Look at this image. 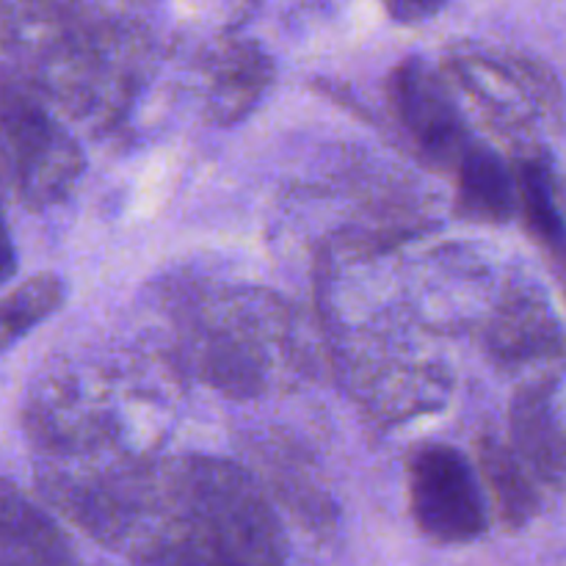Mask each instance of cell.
Here are the masks:
<instances>
[{
	"label": "cell",
	"mask_w": 566,
	"mask_h": 566,
	"mask_svg": "<svg viewBox=\"0 0 566 566\" xmlns=\"http://www.w3.org/2000/svg\"><path fill=\"white\" fill-rule=\"evenodd\" d=\"M448 81L462 86L481 108L506 127H528L556 114L558 83L536 61L503 50H457L448 59Z\"/></svg>",
	"instance_id": "7"
},
{
	"label": "cell",
	"mask_w": 566,
	"mask_h": 566,
	"mask_svg": "<svg viewBox=\"0 0 566 566\" xmlns=\"http://www.w3.org/2000/svg\"><path fill=\"white\" fill-rule=\"evenodd\" d=\"M0 133L11 164V199L31 210L64 202L83 175V153L61 116L39 99L0 92Z\"/></svg>",
	"instance_id": "5"
},
{
	"label": "cell",
	"mask_w": 566,
	"mask_h": 566,
	"mask_svg": "<svg viewBox=\"0 0 566 566\" xmlns=\"http://www.w3.org/2000/svg\"><path fill=\"white\" fill-rule=\"evenodd\" d=\"M0 566H75L59 523L6 479H0Z\"/></svg>",
	"instance_id": "12"
},
{
	"label": "cell",
	"mask_w": 566,
	"mask_h": 566,
	"mask_svg": "<svg viewBox=\"0 0 566 566\" xmlns=\"http://www.w3.org/2000/svg\"><path fill=\"white\" fill-rule=\"evenodd\" d=\"M136 376L83 359L42 370L28 390L22 412L39 457H153L142 440L144 423L130 418L149 403Z\"/></svg>",
	"instance_id": "3"
},
{
	"label": "cell",
	"mask_w": 566,
	"mask_h": 566,
	"mask_svg": "<svg viewBox=\"0 0 566 566\" xmlns=\"http://www.w3.org/2000/svg\"><path fill=\"white\" fill-rule=\"evenodd\" d=\"M64 282L53 274H39L0 296V352L48 321L64 304Z\"/></svg>",
	"instance_id": "15"
},
{
	"label": "cell",
	"mask_w": 566,
	"mask_h": 566,
	"mask_svg": "<svg viewBox=\"0 0 566 566\" xmlns=\"http://www.w3.org/2000/svg\"><path fill=\"white\" fill-rule=\"evenodd\" d=\"M114 551L144 566H287L258 479L210 457L149 462Z\"/></svg>",
	"instance_id": "1"
},
{
	"label": "cell",
	"mask_w": 566,
	"mask_h": 566,
	"mask_svg": "<svg viewBox=\"0 0 566 566\" xmlns=\"http://www.w3.org/2000/svg\"><path fill=\"white\" fill-rule=\"evenodd\" d=\"M459 210L473 221L506 224L517 213V186L512 164L481 142H470L457 164Z\"/></svg>",
	"instance_id": "13"
},
{
	"label": "cell",
	"mask_w": 566,
	"mask_h": 566,
	"mask_svg": "<svg viewBox=\"0 0 566 566\" xmlns=\"http://www.w3.org/2000/svg\"><path fill=\"white\" fill-rule=\"evenodd\" d=\"M17 271V252L14 241H11L9 224L3 219V208H0V285L9 282Z\"/></svg>",
	"instance_id": "17"
},
{
	"label": "cell",
	"mask_w": 566,
	"mask_h": 566,
	"mask_svg": "<svg viewBox=\"0 0 566 566\" xmlns=\"http://www.w3.org/2000/svg\"><path fill=\"white\" fill-rule=\"evenodd\" d=\"M409 501L418 528L440 545H468L486 531V495L479 470L451 446H426L415 453Z\"/></svg>",
	"instance_id": "6"
},
{
	"label": "cell",
	"mask_w": 566,
	"mask_h": 566,
	"mask_svg": "<svg viewBox=\"0 0 566 566\" xmlns=\"http://www.w3.org/2000/svg\"><path fill=\"white\" fill-rule=\"evenodd\" d=\"M142 36L77 0H0V92L55 116L108 122L130 99Z\"/></svg>",
	"instance_id": "2"
},
{
	"label": "cell",
	"mask_w": 566,
	"mask_h": 566,
	"mask_svg": "<svg viewBox=\"0 0 566 566\" xmlns=\"http://www.w3.org/2000/svg\"><path fill=\"white\" fill-rule=\"evenodd\" d=\"M3 199H11V164L3 133H0V202H3Z\"/></svg>",
	"instance_id": "18"
},
{
	"label": "cell",
	"mask_w": 566,
	"mask_h": 566,
	"mask_svg": "<svg viewBox=\"0 0 566 566\" xmlns=\"http://www.w3.org/2000/svg\"><path fill=\"white\" fill-rule=\"evenodd\" d=\"M509 448L542 492L566 490V418L551 379H531L509 407Z\"/></svg>",
	"instance_id": "10"
},
{
	"label": "cell",
	"mask_w": 566,
	"mask_h": 566,
	"mask_svg": "<svg viewBox=\"0 0 566 566\" xmlns=\"http://www.w3.org/2000/svg\"><path fill=\"white\" fill-rule=\"evenodd\" d=\"M205 105L219 125L241 122L263 99L274 81V64L258 42L227 39L216 42L202 61Z\"/></svg>",
	"instance_id": "11"
},
{
	"label": "cell",
	"mask_w": 566,
	"mask_h": 566,
	"mask_svg": "<svg viewBox=\"0 0 566 566\" xmlns=\"http://www.w3.org/2000/svg\"><path fill=\"white\" fill-rule=\"evenodd\" d=\"M390 97L415 144L442 164H457L464 147L473 142L451 81L429 61H403L390 77Z\"/></svg>",
	"instance_id": "8"
},
{
	"label": "cell",
	"mask_w": 566,
	"mask_h": 566,
	"mask_svg": "<svg viewBox=\"0 0 566 566\" xmlns=\"http://www.w3.org/2000/svg\"><path fill=\"white\" fill-rule=\"evenodd\" d=\"M177 326L182 363L227 396H260L287 363V318L263 291L197 293L182 302Z\"/></svg>",
	"instance_id": "4"
},
{
	"label": "cell",
	"mask_w": 566,
	"mask_h": 566,
	"mask_svg": "<svg viewBox=\"0 0 566 566\" xmlns=\"http://www.w3.org/2000/svg\"><path fill=\"white\" fill-rule=\"evenodd\" d=\"M475 470H479L481 486L486 490L484 495L492 497V506L506 528H525L539 514L542 490L506 442L484 437L479 442V468Z\"/></svg>",
	"instance_id": "14"
},
{
	"label": "cell",
	"mask_w": 566,
	"mask_h": 566,
	"mask_svg": "<svg viewBox=\"0 0 566 566\" xmlns=\"http://www.w3.org/2000/svg\"><path fill=\"white\" fill-rule=\"evenodd\" d=\"M390 20L401 25H418V22L431 20L448 6V0H381Z\"/></svg>",
	"instance_id": "16"
},
{
	"label": "cell",
	"mask_w": 566,
	"mask_h": 566,
	"mask_svg": "<svg viewBox=\"0 0 566 566\" xmlns=\"http://www.w3.org/2000/svg\"><path fill=\"white\" fill-rule=\"evenodd\" d=\"M490 357L503 368L551 365L566 354V337L545 293L534 285H512L492 307L484 329Z\"/></svg>",
	"instance_id": "9"
}]
</instances>
